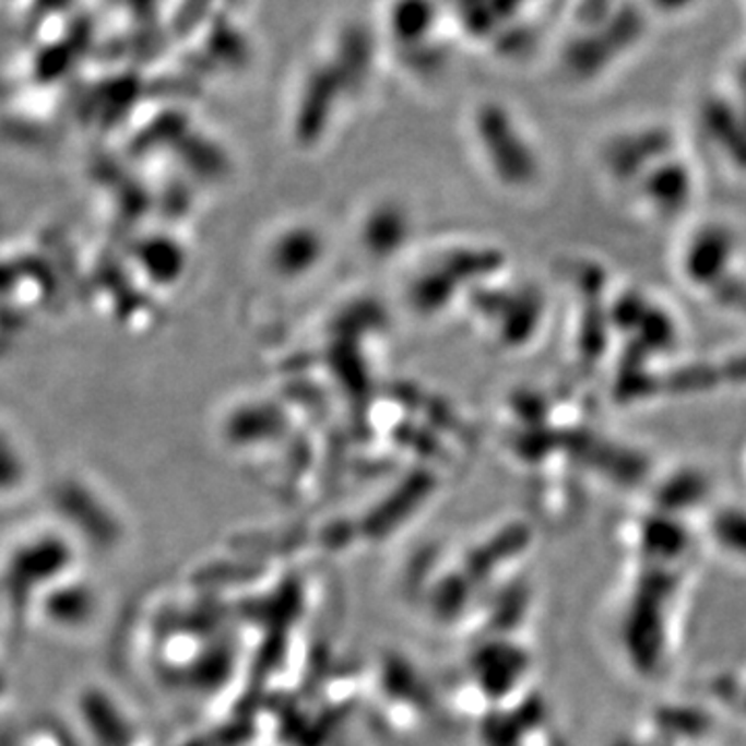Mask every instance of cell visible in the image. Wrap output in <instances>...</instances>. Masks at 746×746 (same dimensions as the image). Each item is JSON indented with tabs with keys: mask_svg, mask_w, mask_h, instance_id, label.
<instances>
[{
	"mask_svg": "<svg viewBox=\"0 0 746 746\" xmlns=\"http://www.w3.org/2000/svg\"><path fill=\"white\" fill-rule=\"evenodd\" d=\"M649 2L653 4V9H658L666 17H678L692 11L701 0H649Z\"/></svg>",
	"mask_w": 746,
	"mask_h": 746,
	"instance_id": "cell-1",
	"label": "cell"
}]
</instances>
